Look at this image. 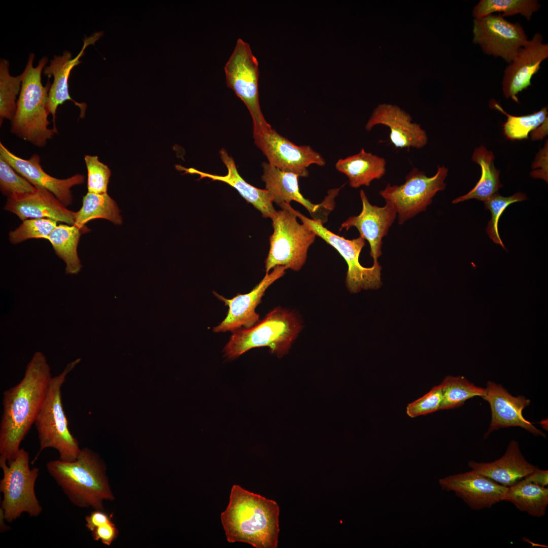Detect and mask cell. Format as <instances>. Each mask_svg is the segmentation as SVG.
Masks as SVG:
<instances>
[{
	"mask_svg": "<svg viewBox=\"0 0 548 548\" xmlns=\"http://www.w3.org/2000/svg\"><path fill=\"white\" fill-rule=\"evenodd\" d=\"M103 31L95 32L89 37H85L83 39V45L80 52L75 58H72V53L68 51H63L62 55H54L50 60V63L43 70L44 75L49 78L53 77L54 80L51 85L47 102V111L53 118V128L55 126L56 113L59 106L65 101L70 100L77 106L80 110V118H84L87 107L84 102H79L74 100L69 93L68 78L72 69L82 63L80 58L84 55L86 48L94 43L103 36Z\"/></svg>",
	"mask_w": 548,
	"mask_h": 548,
	"instance_id": "d6986e66",
	"label": "cell"
},
{
	"mask_svg": "<svg viewBox=\"0 0 548 548\" xmlns=\"http://www.w3.org/2000/svg\"><path fill=\"white\" fill-rule=\"evenodd\" d=\"M286 268L282 266L275 267L270 273H266L263 279L250 292L238 294L228 299L214 292V295L228 307L225 318L213 328L215 332H234L244 327L248 328L258 323L259 315L256 311L257 306L266 290L274 282L283 277Z\"/></svg>",
	"mask_w": 548,
	"mask_h": 548,
	"instance_id": "9a60e30c",
	"label": "cell"
},
{
	"mask_svg": "<svg viewBox=\"0 0 548 548\" xmlns=\"http://www.w3.org/2000/svg\"><path fill=\"white\" fill-rule=\"evenodd\" d=\"M57 221L47 218L28 219L9 233L10 242L17 244L30 238L45 239L57 226Z\"/></svg>",
	"mask_w": 548,
	"mask_h": 548,
	"instance_id": "d590c367",
	"label": "cell"
},
{
	"mask_svg": "<svg viewBox=\"0 0 548 548\" xmlns=\"http://www.w3.org/2000/svg\"><path fill=\"white\" fill-rule=\"evenodd\" d=\"M95 219L108 220L116 225L122 223L120 210L108 194L87 192L83 197L82 206L76 212L74 226L84 229L85 225Z\"/></svg>",
	"mask_w": 548,
	"mask_h": 548,
	"instance_id": "f546056e",
	"label": "cell"
},
{
	"mask_svg": "<svg viewBox=\"0 0 548 548\" xmlns=\"http://www.w3.org/2000/svg\"><path fill=\"white\" fill-rule=\"evenodd\" d=\"M301 329V323L294 313L277 307L253 326L233 332L224 348V355L232 359L254 348L268 347L272 353L281 357L288 352Z\"/></svg>",
	"mask_w": 548,
	"mask_h": 548,
	"instance_id": "8992f818",
	"label": "cell"
},
{
	"mask_svg": "<svg viewBox=\"0 0 548 548\" xmlns=\"http://www.w3.org/2000/svg\"><path fill=\"white\" fill-rule=\"evenodd\" d=\"M448 173V169L444 166H438L435 175L429 177L424 172L414 168L406 176L403 184H388L379 194L386 203L395 209L398 216V223L402 224L427 210L436 193L445 189L444 180Z\"/></svg>",
	"mask_w": 548,
	"mask_h": 548,
	"instance_id": "9c48e42d",
	"label": "cell"
},
{
	"mask_svg": "<svg viewBox=\"0 0 548 548\" xmlns=\"http://www.w3.org/2000/svg\"><path fill=\"white\" fill-rule=\"evenodd\" d=\"M82 231L74 225L59 224L45 239L48 240L58 257L66 264L65 273L77 274L81 270L77 247Z\"/></svg>",
	"mask_w": 548,
	"mask_h": 548,
	"instance_id": "f1b7e54d",
	"label": "cell"
},
{
	"mask_svg": "<svg viewBox=\"0 0 548 548\" xmlns=\"http://www.w3.org/2000/svg\"><path fill=\"white\" fill-rule=\"evenodd\" d=\"M35 57L33 53L29 54L22 73L21 90L10 131L32 145L42 147L58 131L57 128H48L47 102L51 84L48 80L43 86L41 81L42 73L48 59L43 56L34 67Z\"/></svg>",
	"mask_w": 548,
	"mask_h": 548,
	"instance_id": "277c9868",
	"label": "cell"
},
{
	"mask_svg": "<svg viewBox=\"0 0 548 548\" xmlns=\"http://www.w3.org/2000/svg\"><path fill=\"white\" fill-rule=\"evenodd\" d=\"M29 461V454L23 448L20 449L10 462L0 460L3 471L0 482V491L3 496L1 508L8 522H12L23 512L36 517L42 511L35 490L39 469H31Z\"/></svg>",
	"mask_w": 548,
	"mask_h": 548,
	"instance_id": "ba28073f",
	"label": "cell"
},
{
	"mask_svg": "<svg viewBox=\"0 0 548 548\" xmlns=\"http://www.w3.org/2000/svg\"><path fill=\"white\" fill-rule=\"evenodd\" d=\"M279 206L281 210L276 211L270 218L273 232L269 237L270 249L265 261L266 273L278 266L299 270L317 236L306 225L297 221L290 203Z\"/></svg>",
	"mask_w": 548,
	"mask_h": 548,
	"instance_id": "52a82bcc",
	"label": "cell"
},
{
	"mask_svg": "<svg viewBox=\"0 0 548 548\" xmlns=\"http://www.w3.org/2000/svg\"><path fill=\"white\" fill-rule=\"evenodd\" d=\"M491 105L494 109L507 116V121L503 125V131L505 136L511 140L527 139L530 131L547 122L546 107L531 114L516 116L508 114L494 100H492Z\"/></svg>",
	"mask_w": 548,
	"mask_h": 548,
	"instance_id": "d6a6232c",
	"label": "cell"
},
{
	"mask_svg": "<svg viewBox=\"0 0 548 548\" xmlns=\"http://www.w3.org/2000/svg\"><path fill=\"white\" fill-rule=\"evenodd\" d=\"M294 211L302 223L335 248L345 260L348 266L346 284L350 292L356 293L362 290L377 289L382 286V267L380 264L365 267L359 262L360 254L365 244L363 237L359 236L353 239H346L325 228L321 220L310 219L298 211Z\"/></svg>",
	"mask_w": 548,
	"mask_h": 548,
	"instance_id": "8fae6325",
	"label": "cell"
},
{
	"mask_svg": "<svg viewBox=\"0 0 548 548\" xmlns=\"http://www.w3.org/2000/svg\"><path fill=\"white\" fill-rule=\"evenodd\" d=\"M442 400L440 384L433 387L421 397L408 403L406 407L407 415L412 418L432 413L440 410Z\"/></svg>",
	"mask_w": 548,
	"mask_h": 548,
	"instance_id": "ab89813d",
	"label": "cell"
},
{
	"mask_svg": "<svg viewBox=\"0 0 548 548\" xmlns=\"http://www.w3.org/2000/svg\"><path fill=\"white\" fill-rule=\"evenodd\" d=\"M112 515L102 509H95L85 517V526L93 538L106 545H110L118 535V530L112 520Z\"/></svg>",
	"mask_w": 548,
	"mask_h": 548,
	"instance_id": "8d00e7d4",
	"label": "cell"
},
{
	"mask_svg": "<svg viewBox=\"0 0 548 548\" xmlns=\"http://www.w3.org/2000/svg\"><path fill=\"white\" fill-rule=\"evenodd\" d=\"M80 360V358H77L70 362L62 372L51 378L35 422L40 444L36 459L42 451L49 448L56 450L59 459L63 461L75 460L81 452L77 439L68 428L61 397V388L68 373Z\"/></svg>",
	"mask_w": 548,
	"mask_h": 548,
	"instance_id": "5b68a950",
	"label": "cell"
},
{
	"mask_svg": "<svg viewBox=\"0 0 548 548\" xmlns=\"http://www.w3.org/2000/svg\"><path fill=\"white\" fill-rule=\"evenodd\" d=\"M540 8L536 0H481L472 10L475 18L483 17L495 12L502 13V17L520 14L530 20L533 14Z\"/></svg>",
	"mask_w": 548,
	"mask_h": 548,
	"instance_id": "1f68e13d",
	"label": "cell"
},
{
	"mask_svg": "<svg viewBox=\"0 0 548 548\" xmlns=\"http://www.w3.org/2000/svg\"><path fill=\"white\" fill-rule=\"evenodd\" d=\"M386 161L380 156L367 152L363 148L355 155L339 159L335 167L349 179L354 188L369 186L375 179H381L386 171Z\"/></svg>",
	"mask_w": 548,
	"mask_h": 548,
	"instance_id": "484cf974",
	"label": "cell"
},
{
	"mask_svg": "<svg viewBox=\"0 0 548 548\" xmlns=\"http://www.w3.org/2000/svg\"><path fill=\"white\" fill-rule=\"evenodd\" d=\"M502 501L511 502L532 517L541 518L548 505V489L523 479L507 488Z\"/></svg>",
	"mask_w": 548,
	"mask_h": 548,
	"instance_id": "83f0119b",
	"label": "cell"
},
{
	"mask_svg": "<svg viewBox=\"0 0 548 548\" xmlns=\"http://www.w3.org/2000/svg\"><path fill=\"white\" fill-rule=\"evenodd\" d=\"M482 398L489 403L491 410V421L485 439L494 430L510 427H519L534 435L546 437L523 417V410L530 404L529 399L522 395L513 396L502 385L491 381L487 383Z\"/></svg>",
	"mask_w": 548,
	"mask_h": 548,
	"instance_id": "2e32d148",
	"label": "cell"
},
{
	"mask_svg": "<svg viewBox=\"0 0 548 548\" xmlns=\"http://www.w3.org/2000/svg\"><path fill=\"white\" fill-rule=\"evenodd\" d=\"M51 378L45 356L37 352L27 365L22 380L3 392L0 460L8 463L16 457L21 442L35 424Z\"/></svg>",
	"mask_w": 548,
	"mask_h": 548,
	"instance_id": "6da1fadb",
	"label": "cell"
},
{
	"mask_svg": "<svg viewBox=\"0 0 548 548\" xmlns=\"http://www.w3.org/2000/svg\"><path fill=\"white\" fill-rule=\"evenodd\" d=\"M527 199L525 194L518 192L508 196L504 197L496 193L484 201L485 208L491 213V219L486 228V232L490 238L496 244L500 245L505 250L499 233L498 222L503 212L511 204L522 201Z\"/></svg>",
	"mask_w": 548,
	"mask_h": 548,
	"instance_id": "e575fe53",
	"label": "cell"
},
{
	"mask_svg": "<svg viewBox=\"0 0 548 548\" xmlns=\"http://www.w3.org/2000/svg\"><path fill=\"white\" fill-rule=\"evenodd\" d=\"M227 86L235 92L248 109L253 123V134L271 126L265 119L259 100L258 62L249 44L238 38L224 66Z\"/></svg>",
	"mask_w": 548,
	"mask_h": 548,
	"instance_id": "30bf717a",
	"label": "cell"
},
{
	"mask_svg": "<svg viewBox=\"0 0 548 548\" xmlns=\"http://www.w3.org/2000/svg\"><path fill=\"white\" fill-rule=\"evenodd\" d=\"M4 520H5L4 512L3 509L1 507L0 508V531L1 532H5L10 528L9 526H7L5 524Z\"/></svg>",
	"mask_w": 548,
	"mask_h": 548,
	"instance_id": "b9f144b4",
	"label": "cell"
},
{
	"mask_svg": "<svg viewBox=\"0 0 548 548\" xmlns=\"http://www.w3.org/2000/svg\"><path fill=\"white\" fill-rule=\"evenodd\" d=\"M221 158L227 168L225 176H219L204 173L193 168H185L176 165V168L185 173L196 174L200 178H208L213 181L226 183L234 188L247 201L259 210L264 218H271L276 212L271 196L266 189L257 188L246 182L238 174L233 158L226 150L220 151Z\"/></svg>",
	"mask_w": 548,
	"mask_h": 548,
	"instance_id": "d4e9b609",
	"label": "cell"
},
{
	"mask_svg": "<svg viewBox=\"0 0 548 548\" xmlns=\"http://www.w3.org/2000/svg\"><path fill=\"white\" fill-rule=\"evenodd\" d=\"M524 479L538 486L546 487L548 485V471L537 467Z\"/></svg>",
	"mask_w": 548,
	"mask_h": 548,
	"instance_id": "60d3db41",
	"label": "cell"
},
{
	"mask_svg": "<svg viewBox=\"0 0 548 548\" xmlns=\"http://www.w3.org/2000/svg\"><path fill=\"white\" fill-rule=\"evenodd\" d=\"M547 57L548 44L543 43L542 35L536 33L506 67L502 82L504 96L518 102L517 95L531 85L532 77Z\"/></svg>",
	"mask_w": 548,
	"mask_h": 548,
	"instance_id": "ac0fdd59",
	"label": "cell"
},
{
	"mask_svg": "<svg viewBox=\"0 0 548 548\" xmlns=\"http://www.w3.org/2000/svg\"><path fill=\"white\" fill-rule=\"evenodd\" d=\"M0 157L34 186L48 190L66 207L73 202L71 188L85 181V176L80 174L63 179L52 177L42 168L38 155L33 154L28 159L21 158L12 153L1 142Z\"/></svg>",
	"mask_w": 548,
	"mask_h": 548,
	"instance_id": "44dd1931",
	"label": "cell"
},
{
	"mask_svg": "<svg viewBox=\"0 0 548 548\" xmlns=\"http://www.w3.org/2000/svg\"><path fill=\"white\" fill-rule=\"evenodd\" d=\"M469 467L506 487L514 485L537 467L529 462L520 451L517 441L511 440L504 455L490 462L470 461Z\"/></svg>",
	"mask_w": 548,
	"mask_h": 548,
	"instance_id": "cb8c5ba5",
	"label": "cell"
},
{
	"mask_svg": "<svg viewBox=\"0 0 548 548\" xmlns=\"http://www.w3.org/2000/svg\"><path fill=\"white\" fill-rule=\"evenodd\" d=\"M380 124L389 128L390 141L396 148L421 149L428 143L427 133L421 125L412 122L411 116L396 106L379 105L366 124L365 129L370 131Z\"/></svg>",
	"mask_w": 548,
	"mask_h": 548,
	"instance_id": "7402d4cb",
	"label": "cell"
},
{
	"mask_svg": "<svg viewBox=\"0 0 548 548\" xmlns=\"http://www.w3.org/2000/svg\"><path fill=\"white\" fill-rule=\"evenodd\" d=\"M279 515L280 507L275 501L234 485L221 520L229 542H245L256 548H277Z\"/></svg>",
	"mask_w": 548,
	"mask_h": 548,
	"instance_id": "7a4b0ae2",
	"label": "cell"
},
{
	"mask_svg": "<svg viewBox=\"0 0 548 548\" xmlns=\"http://www.w3.org/2000/svg\"><path fill=\"white\" fill-rule=\"evenodd\" d=\"M262 179L265 184L272 202L277 205L295 201L303 206L313 219L321 220L324 223L327 216L333 209L334 199L340 188L329 191L325 200L320 204H314L303 196L300 192L298 176L292 173L281 170L268 163L262 164Z\"/></svg>",
	"mask_w": 548,
	"mask_h": 548,
	"instance_id": "5bb4252c",
	"label": "cell"
},
{
	"mask_svg": "<svg viewBox=\"0 0 548 548\" xmlns=\"http://www.w3.org/2000/svg\"><path fill=\"white\" fill-rule=\"evenodd\" d=\"M494 158L493 153L483 146L474 150L472 158L481 167L480 179L469 192L454 199L453 203L472 198L484 201L503 187L499 180L500 170L494 165Z\"/></svg>",
	"mask_w": 548,
	"mask_h": 548,
	"instance_id": "4316f807",
	"label": "cell"
},
{
	"mask_svg": "<svg viewBox=\"0 0 548 548\" xmlns=\"http://www.w3.org/2000/svg\"><path fill=\"white\" fill-rule=\"evenodd\" d=\"M472 33L473 43L485 53L509 63L528 41L520 23H511L500 14L474 18Z\"/></svg>",
	"mask_w": 548,
	"mask_h": 548,
	"instance_id": "7c38bea8",
	"label": "cell"
},
{
	"mask_svg": "<svg viewBox=\"0 0 548 548\" xmlns=\"http://www.w3.org/2000/svg\"><path fill=\"white\" fill-rule=\"evenodd\" d=\"M360 195L362 204L361 213L357 216L349 218L343 222L339 231L356 227L360 236L369 243L370 255L373 259V264H378L379 263L378 258L382 254L383 238L387 235L397 213L395 209L388 203L382 207L371 204L363 190H360Z\"/></svg>",
	"mask_w": 548,
	"mask_h": 548,
	"instance_id": "ffe728a7",
	"label": "cell"
},
{
	"mask_svg": "<svg viewBox=\"0 0 548 548\" xmlns=\"http://www.w3.org/2000/svg\"><path fill=\"white\" fill-rule=\"evenodd\" d=\"M442 400L440 410L459 407L475 396L483 397L485 388L475 386L465 377L446 376L440 384Z\"/></svg>",
	"mask_w": 548,
	"mask_h": 548,
	"instance_id": "4dcf8cb0",
	"label": "cell"
},
{
	"mask_svg": "<svg viewBox=\"0 0 548 548\" xmlns=\"http://www.w3.org/2000/svg\"><path fill=\"white\" fill-rule=\"evenodd\" d=\"M10 63L5 59L0 60V124L5 119L11 121L15 115L17 107L16 97L20 93L22 74L11 76L9 73Z\"/></svg>",
	"mask_w": 548,
	"mask_h": 548,
	"instance_id": "836d02e7",
	"label": "cell"
},
{
	"mask_svg": "<svg viewBox=\"0 0 548 548\" xmlns=\"http://www.w3.org/2000/svg\"><path fill=\"white\" fill-rule=\"evenodd\" d=\"M36 187L20 176L5 160L0 157V190L8 198L31 193Z\"/></svg>",
	"mask_w": 548,
	"mask_h": 548,
	"instance_id": "74e56055",
	"label": "cell"
},
{
	"mask_svg": "<svg viewBox=\"0 0 548 548\" xmlns=\"http://www.w3.org/2000/svg\"><path fill=\"white\" fill-rule=\"evenodd\" d=\"M256 145L266 157L268 163L281 170L299 177H307L312 164L325 165L322 156L309 146H297L271 127L254 134Z\"/></svg>",
	"mask_w": 548,
	"mask_h": 548,
	"instance_id": "4fadbf2b",
	"label": "cell"
},
{
	"mask_svg": "<svg viewBox=\"0 0 548 548\" xmlns=\"http://www.w3.org/2000/svg\"><path fill=\"white\" fill-rule=\"evenodd\" d=\"M442 489L453 491L472 509L490 508L503 501L507 488L473 470L440 478Z\"/></svg>",
	"mask_w": 548,
	"mask_h": 548,
	"instance_id": "e0dca14e",
	"label": "cell"
},
{
	"mask_svg": "<svg viewBox=\"0 0 548 548\" xmlns=\"http://www.w3.org/2000/svg\"><path fill=\"white\" fill-rule=\"evenodd\" d=\"M46 468L70 501L79 507L102 509L105 500L114 498L103 463L87 448L82 449L75 460H51Z\"/></svg>",
	"mask_w": 548,
	"mask_h": 548,
	"instance_id": "3957f363",
	"label": "cell"
},
{
	"mask_svg": "<svg viewBox=\"0 0 548 548\" xmlns=\"http://www.w3.org/2000/svg\"><path fill=\"white\" fill-rule=\"evenodd\" d=\"M35 191L8 197L4 207L23 221L28 219L47 218L74 225L76 212L67 209L48 190L36 187Z\"/></svg>",
	"mask_w": 548,
	"mask_h": 548,
	"instance_id": "603a6c76",
	"label": "cell"
},
{
	"mask_svg": "<svg viewBox=\"0 0 548 548\" xmlns=\"http://www.w3.org/2000/svg\"><path fill=\"white\" fill-rule=\"evenodd\" d=\"M84 160L87 170L88 192L107 193L111 174L109 167L100 162L97 156L86 155Z\"/></svg>",
	"mask_w": 548,
	"mask_h": 548,
	"instance_id": "f35d334b",
	"label": "cell"
}]
</instances>
